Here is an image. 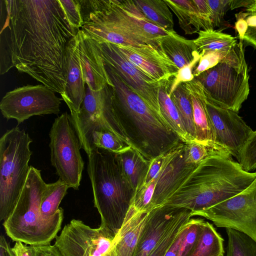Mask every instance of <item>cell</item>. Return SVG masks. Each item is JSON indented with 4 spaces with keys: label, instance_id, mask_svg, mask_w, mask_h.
<instances>
[{
    "label": "cell",
    "instance_id": "cell-10",
    "mask_svg": "<svg viewBox=\"0 0 256 256\" xmlns=\"http://www.w3.org/2000/svg\"><path fill=\"white\" fill-rule=\"evenodd\" d=\"M194 78L204 88L208 100L238 113L250 94L248 74L224 63L218 64Z\"/></svg>",
    "mask_w": 256,
    "mask_h": 256
},
{
    "label": "cell",
    "instance_id": "cell-38",
    "mask_svg": "<svg viewBox=\"0 0 256 256\" xmlns=\"http://www.w3.org/2000/svg\"><path fill=\"white\" fill-rule=\"evenodd\" d=\"M157 176L146 186L142 187L134 196L131 206L140 212L152 210V200L156 183Z\"/></svg>",
    "mask_w": 256,
    "mask_h": 256
},
{
    "label": "cell",
    "instance_id": "cell-48",
    "mask_svg": "<svg viewBox=\"0 0 256 256\" xmlns=\"http://www.w3.org/2000/svg\"><path fill=\"white\" fill-rule=\"evenodd\" d=\"M0 256H15L10 242L3 235L0 236Z\"/></svg>",
    "mask_w": 256,
    "mask_h": 256
},
{
    "label": "cell",
    "instance_id": "cell-3",
    "mask_svg": "<svg viewBox=\"0 0 256 256\" xmlns=\"http://www.w3.org/2000/svg\"><path fill=\"white\" fill-rule=\"evenodd\" d=\"M256 172L243 169L232 158L212 156L200 163L164 204L194 213L223 202L244 190Z\"/></svg>",
    "mask_w": 256,
    "mask_h": 256
},
{
    "label": "cell",
    "instance_id": "cell-5",
    "mask_svg": "<svg viewBox=\"0 0 256 256\" xmlns=\"http://www.w3.org/2000/svg\"><path fill=\"white\" fill-rule=\"evenodd\" d=\"M46 183L41 171L30 166L26 182L10 216L3 222L6 235L14 242L33 246L50 244L58 236L64 218V210L50 218L40 212L42 194Z\"/></svg>",
    "mask_w": 256,
    "mask_h": 256
},
{
    "label": "cell",
    "instance_id": "cell-43",
    "mask_svg": "<svg viewBox=\"0 0 256 256\" xmlns=\"http://www.w3.org/2000/svg\"><path fill=\"white\" fill-rule=\"evenodd\" d=\"M166 154V153L159 156L151 161L142 187L148 185L159 174L162 166Z\"/></svg>",
    "mask_w": 256,
    "mask_h": 256
},
{
    "label": "cell",
    "instance_id": "cell-27",
    "mask_svg": "<svg viewBox=\"0 0 256 256\" xmlns=\"http://www.w3.org/2000/svg\"><path fill=\"white\" fill-rule=\"evenodd\" d=\"M212 156L232 158L230 152L215 142H200L196 140L185 143L184 160L188 164L198 165Z\"/></svg>",
    "mask_w": 256,
    "mask_h": 256
},
{
    "label": "cell",
    "instance_id": "cell-29",
    "mask_svg": "<svg viewBox=\"0 0 256 256\" xmlns=\"http://www.w3.org/2000/svg\"><path fill=\"white\" fill-rule=\"evenodd\" d=\"M198 34V36L193 41L199 54L203 50H230L239 42L232 35L214 29L201 30Z\"/></svg>",
    "mask_w": 256,
    "mask_h": 256
},
{
    "label": "cell",
    "instance_id": "cell-25",
    "mask_svg": "<svg viewBox=\"0 0 256 256\" xmlns=\"http://www.w3.org/2000/svg\"><path fill=\"white\" fill-rule=\"evenodd\" d=\"M177 17L180 28L186 34L198 33L200 30H209L202 18L193 0H164Z\"/></svg>",
    "mask_w": 256,
    "mask_h": 256
},
{
    "label": "cell",
    "instance_id": "cell-4",
    "mask_svg": "<svg viewBox=\"0 0 256 256\" xmlns=\"http://www.w3.org/2000/svg\"><path fill=\"white\" fill-rule=\"evenodd\" d=\"M88 158L94 206L100 216V224L116 236L124 222L135 192L122 174L116 154L96 148Z\"/></svg>",
    "mask_w": 256,
    "mask_h": 256
},
{
    "label": "cell",
    "instance_id": "cell-22",
    "mask_svg": "<svg viewBox=\"0 0 256 256\" xmlns=\"http://www.w3.org/2000/svg\"><path fill=\"white\" fill-rule=\"evenodd\" d=\"M243 42L230 50H203L199 54L200 59L192 72L194 78L218 64L224 63L232 66L244 73L248 74L243 47Z\"/></svg>",
    "mask_w": 256,
    "mask_h": 256
},
{
    "label": "cell",
    "instance_id": "cell-44",
    "mask_svg": "<svg viewBox=\"0 0 256 256\" xmlns=\"http://www.w3.org/2000/svg\"><path fill=\"white\" fill-rule=\"evenodd\" d=\"M200 15L205 22L209 30L214 29L212 17V10L206 0H193Z\"/></svg>",
    "mask_w": 256,
    "mask_h": 256
},
{
    "label": "cell",
    "instance_id": "cell-23",
    "mask_svg": "<svg viewBox=\"0 0 256 256\" xmlns=\"http://www.w3.org/2000/svg\"><path fill=\"white\" fill-rule=\"evenodd\" d=\"M116 158L124 178L136 194L144 184L152 160L132 147L116 154Z\"/></svg>",
    "mask_w": 256,
    "mask_h": 256
},
{
    "label": "cell",
    "instance_id": "cell-41",
    "mask_svg": "<svg viewBox=\"0 0 256 256\" xmlns=\"http://www.w3.org/2000/svg\"><path fill=\"white\" fill-rule=\"evenodd\" d=\"M200 59V55L197 52L193 60L190 63L178 70L170 84L168 90L170 96L179 84L190 82L194 78L192 72L196 66Z\"/></svg>",
    "mask_w": 256,
    "mask_h": 256
},
{
    "label": "cell",
    "instance_id": "cell-17",
    "mask_svg": "<svg viewBox=\"0 0 256 256\" xmlns=\"http://www.w3.org/2000/svg\"><path fill=\"white\" fill-rule=\"evenodd\" d=\"M186 209L164 204L149 212L133 256H148Z\"/></svg>",
    "mask_w": 256,
    "mask_h": 256
},
{
    "label": "cell",
    "instance_id": "cell-45",
    "mask_svg": "<svg viewBox=\"0 0 256 256\" xmlns=\"http://www.w3.org/2000/svg\"><path fill=\"white\" fill-rule=\"evenodd\" d=\"M33 248L34 256H63L54 244L33 246Z\"/></svg>",
    "mask_w": 256,
    "mask_h": 256
},
{
    "label": "cell",
    "instance_id": "cell-14",
    "mask_svg": "<svg viewBox=\"0 0 256 256\" xmlns=\"http://www.w3.org/2000/svg\"><path fill=\"white\" fill-rule=\"evenodd\" d=\"M206 107L213 126L215 142L224 147L238 160L254 131L238 112L218 106L207 98Z\"/></svg>",
    "mask_w": 256,
    "mask_h": 256
},
{
    "label": "cell",
    "instance_id": "cell-40",
    "mask_svg": "<svg viewBox=\"0 0 256 256\" xmlns=\"http://www.w3.org/2000/svg\"><path fill=\"white\" fill-rule=\"evenodd\" d=\"M72 28L78 32L82 25L79 0H59Z\"/></svg>",
    "mask_w": 256,
    "mask_h": 256
},
{
    "label": "cell",
    "instance_id": "cell-15",
    "mask_svg": "<svg viewBox=\"0 0 256 256\" xmlns=\"http://www.w3.org/2000/svg\"><path fill=\"white\" fill-rule=\"evenodd\" d=\"M184 148L185 143L181 142L166 153L157 176L152 200V210L164 205L197 166L186 162Z\"/></svg>",
    "mask_w": 256,
    "mask_h": 256
},
{
    "label": "cell",
    "instance_id": "cell-11",
    "mask_svg": "<svg viewBox=\"0 0 256 256\" xmlns=\"http://www.w3.org/2000/svg\"><path fill=\"white\" fill-rule=\"evenodd\" d=\"M61 99L46 86L26 85L7 92L0 102L1 113L7 120L18 124L30 117L60 112Z\"/></svg>",
    "mask_w": 256,
    "mask_h": 256
},
{
    "label": "cell",
    "instance_id": "cell-32",
    "mask_svg": "<svg viewBox=\"0 0 256 256\" xmlns=\"http://www.w3.org/2000/svg\"><path fill=\"white\" fill-rule=\"evenodd\" d=\"M235 28L240 40L256 48V0L235 14Z\"/></svg>",
    "mask_w": 256,
    "mask_h": 256
},
{
    "label": "cell",
    "instance_id": "cell-26",
    "mask_svg": "<svg viewBox=\"0 0 256 256\" xmlns=\"http://www.w3.org/2000/svg\"><path fill=\"white\" fill-rule=\"evenodd\" d=\"M171 83L172 82L166 83L159 88L158 102L160 112L164 120L181 140L184 143H187L194 139L186 132L178 110L168 95Z\"/></svg>",
    "mask_w": 256,
    "mask_h": 256
},
{
    "label": "cell",
    "instance_id": "cell-12",
    "mask_svg": "<svg viewBox=\"0 0 256 256\" xmlns=\"http://www.w3.org/2000/svg\"><path fill=\"white\" fill-rule=\"evenodd\" d=\"M115 236L101 224L92 228L72 219L56 236L54 245L63 256H107Z\"/></svg>",
    "mask_w": 256,
    "mask_h": 256
},
{
    "label": "cell",
    "instance_id": "cell-36",
    "mask_svg": "<svg viewBox=\"0 0 256 256\" xmlns=\"http://www.w3.org/2000/svg\"><path fill=\"white\" fill-rule=\"evenodd\" d=\"M205 222L200 218L190 219L178 256H189L193 252L201 237Z\"/></svg>",
    "mask_w": 256,
    "mask_h": 256
},
{
    "label": "cell",
    "instance_id": "cell-49",
    "mask_svg": "<svg viewBox=\"0 0 256 256\" xmlns=\"http://www.w3.org/2000/svg\"><path fill=\"white\" fill-rule=\"evenodd\" d=\"M254 0H231L230 8L234 10L240 7L246 8Z\"/></svg>",
    "mask_w": 256,
    "mask_h": 256
},
{
    "label": "cell",
    "instance_id": "cell-21",
    "mask_svg": "<svg viewBox=\"0 0 256 256\" xmlns=\"http://www.w3.org/2000/svg\"><path fill=\"white\" fill-rule=\"evenodd\" d=\"M191 98L194 126V140L215 142L213 126L206 107V97L202 84L194 78L184 82Z\"/></svg>",
    "mask_w": 256,
    "mask_h": 256
},
{
    "label": "cell",
    "instance_id": "cell-34",
    "mask_svg": "<svg viewBox=\"0 0 256 256\" xmlns=\"http://www.w3.org/2000/svg\"><path fill=\"white\" fill-rule=\"evenodd\" d=\"M228 236L226 256H256V242L236 230L226 228Z\"/></svg>",
    "mask_w": 256,
    "mask_h": 256
},
{
    "label": "cell",
    "instance_id": "cell-24",
    "mask_svg": "<svg viewBox=\"0 0 256 256\" xmlns=\"http://www.w3.org/2000/svg\"><path fill=\"white\" fill-rule=\"evenodd\" d=\"M158 40L162 50L178 69L190 63L197 52L193 40L184 38L174 30Z\"/></svg>",
    "mask_w": 256,
    "mask_h": 256
},
{
    "label": "cell",
    "instance_id": "cell-16",
    "mask_svg": "<svg viewBox=\"0 0 256 256\" xmlns=\"http://www.w3.org/2000/svg\"><path fill=\"white\" fill-rule=\"evenodd\" d=\"M116 45L130 62L157 82H171L178 72V68L161 49L152 46Z\"/></svg>",
    "mask_w": 256,
    "mask_h": 256
},
{
    "label": "cell",
    "instance_id": "cell-39",
    "mask_svg": "<svg viewBox=\"0 0 256 256\" xmlns=\"http://www.w3.org/2000/svg\"><path fill=\"white\" fill-rule=\"evenodd\" d=\"M247 172L256 169V131H254L240 154L238 160Z\"/></svg>",
    "mask_w": 256,
    "mask_h": 256
},
{
    "label": "cell",
    "instance_id": "cell-13",
    "mask_svg": "<svg viewBox=\"0 0 256 256\" xmlns=\"http://www.w3.org/2000/svg\"><path fill=\"white\" fill-rule=\"evenodd\" d=\"M90 40L104 64L122 78L150 107L160 114L159 88L166 83L157 82L141 71L122 54L116 44Z\"/></svg>",
    "mask_w": 256,
    "mask_h": 256
},
{
    "label": "cell",
    "instance_id": "cell-20",
    "mask_svg": "<svg viewBox=\"0 0 256 256\" xmlns=\"http://www.w3.org/2000/svg\"><path fill=\"white\" fill-rule=\"evenodd\" d=\"M148 214L130 206L107 256H133Z\"/></svg>",
    "mask_w": 256,
    "mask_h": 256
},
{
    "label": "cell",
    "instance_id": "cell-19",
    "mask_svg": "<svg viewBox=\"0 0 256 256\" xmlns=\"http://www.w3.org/2000/svg\"><path fill=\"white\" fill-rule=\"evenodd\" d=\"M78 53L83 79L92 90L102 89L106 85H114L106 71L104 63L90 40L78 32Z\"/></svg>",
    "mask_w": 256,
    "mask_h": 256
},
{
    "label": "cell",
    "instance_id": "cell-8",
    "mask_svg": "<svg viewBox=\"0 0 256 256\" xmlns=\"http://www.w3.org/2000/svg\"><path fill=\"white\" fill-rule=\"evenodd\" d=\"M113 96V87L109 84L94 91L86 84V94L79 111L70 114L80 148L87 155L92 151V138L94 131L110 132L128 142L114 113Z\"/></svg>",
    "mask_w": 256,
    "mask_h": 256
},
{
    "label": "cell",
    "instance_id": "cell-6",
    "mask_svg": "<svg viewBox=\"0 0 256 256\" xmlns=\"http://www.w3.org/2000/svg\"><path fill=\"white\" fill-rule=\"evenodd\" d=\"M32 140L18 126L7 130L0 138V220L10 216L28 174Z\"/></svg>",
    "mask_w": 256,
    "mask_h": 256
},
{
    "label": "cell",
    "instance_id": "cell-7",
    "mask_svg": "<svg viewBox=\"0 0 256 256\" xmlns=\"http://www.w3.org/2000/svg\"><path fill=\"white\" fill-rule=\"evenodd\" d=\"M82 5L98 20L121 29L144 45L161 49L158 39L172 31L160 28L148 20L134 0H84Z\"/></svg>",
    "mask_w": 256,
    "mask_h": 256
},
{
    "label": "cell",
    "instance_id": "cell-28",
    "mask_svg": "<svg viewBox=\"0 0 256 256\" xmlns=\"http://www.w3.org/2000/svg\"><path fill=\"white\" fill-rule=\"evenodd\" d=\"M134 1L143 15L155 25L167 30H174L172 14L164 0Z\"/></svg>",
    "mask_w": 256,
    "mask_h": 256
},
{
    "label": "cell",
    "instance_id": "cell-33",
    "mask_svg": "<svg viewBox=\"0 0 256 256\" xmlns=\"http://www.w3.org/2000/svg\"><path fill=\"white\" fill-rule=\"evenodd\" d=\"M170 97L178 110L186 132L194 139L195 131L192 100L185 83L179 84Z\"/></svg>",
    "mask_w": 256,
    "mask_h": 256
},
{
    "label": "cell",
    "instance_id": "cell-9",
    "mask_svg": "<svg viewBox=\"0 0 256 256\" xmlns=\"http://www.w3.org/2000/svg\"><path fill=\"white\" fill-rule=\"evenodd\" d=\"M49 136L50 162L62 181L74 190L80 184L84 162L80 140L72 126L70 114L62 113L56 118Z\"/></svg>",
    "mask_w": 256,
    "mask_h": 256
},
{
    "label": "cell",
    "instance_id": "cell-2",
    "mask_svg": "<svg viewBox=\"0 0 256 256\" xmlns=\"http://www.w3.org/2000/svg\"><path fill=\"white\" fill-rule=\"evenodd\" d=\"M104 65L114 86L112 104L116 118L132 147L152 160L182 142L160 114Z\"/></svg>",
    "mask_w": 256,
    "mask_h": 256
},
{
    "label": "cell",
    "instance_id": "cell-31",
    "mask_svg": "<svg viewBox=\"0 0 256 256\" xmlns=\"http://www.w3.org/2000/svg\"><path fill=\"white\" fill-rule=\"evenodd\" d=\"M69 188V186L60 178L54 182L46 184L40 205V212L44 217L50 218L58 212L59 206Z\"/></svg>",
    "mask_w": 256,
    "mask_h": 256
},
{
    "label": "cell",
    "instance_id": "cell-46",
    "mask_svg": "<svg viewBox=\"0 0 256 256\" xmlns=\"http://www.w3.org/2000/svg\"><path fill=\"white\" fill-rule=\"evenodd\" d=\"M12 250L15 256H34L33 246L21 242H16Z\"/></svg>",
    "mask_w": 256,
    "mask_h": 256
},
{
    "label": "cell",
    "instance_id": "cell-18",
    "mask_svg": "<svg viewBox=\"0 0 256 256\" xmlns=\"http://www.w3.org/2000/svg\"><path fill=\"white\" fill-rule=\"evenodd\" d=\"M78 46L77 34L66 48V80L64 92L60 94L70 110V115L79 111L86 94V83L81 70Z\"/></svg>",
    "mask_w": 256,
    "mask_h": 256
},
{
    "label": "cell",
    "instance_id": "cell-30",
    "mask_svg": "<svg viewBox=\"0 0 256 256\" xmlns=\"http://www.w3.org/2000/svg\"><path fill=\"white\" fill-rule=\"evenodd\" d=\"M224 242L213 224L206 221L198 245L189 256H224Z\"/></svg>",
    "mask_w": 256,
    "mask_h": 256
},
{
    "label": "cell",
    "instance_id": "cell-42",
    "mask_svg": "<svg viewBox=\"0 0 256 256\" xmlns=\"http://www.w3.org/2000/svg\"><path fill=\"white\" fill-rule=\"evenodd\" d=\"M212 10V21L214 28L218 26L230 7L231 0H206Z\"/></svg>",
    "mask_w": 256,
    "mask_h": 256
},
{
    "label": "cell",
    "instance_id": "cell-37",
    "mask_svg": "<svg viewBox=\"0 0 256 256\" xmlns=\"http://www.w3.org/2000/svg\"><path fill=\"white\" fill-rule=\"evenodd\" d=\"M192 217V211L186 209L148 256H164L182 228Z\"/></svg>",
    "mask_w": 256,
    "mask_h": 256
},
{
    "label": "cell",
    "instance_id": "cell-35",
    "mask_svg": "<svg viewBox=\"0 0 256 256\" xmlns=\"http://www.w3.org/2000/svg\"><path fill=\"white\" fill-rule=\"evenodd\" d=\"M92 146V150L98 148L116 154L121 153L132 147L128 142L118 136L104 130L94 132Z\"/></svg>",
    "mask_w": 256,
    "mask_h": 256
},
{
    "label": "cell",
    "instance_id": "cell-47",
    "mask_svg": "<svg viewBox=\"0 0 256 256\" xmlns=\"http://www.w3.org/2000/svg\"><path fill=\"white\" fill-rule=\"evenodd\" d=\"M188 223L182 228L164 256H178L181 243L186 232Z\"/></svg>",
    "mask_w": 256,
    "mask_h": 256
},
{
    "label": "cell",
    "instance_id": "cell-1",
    "mask_svg": "<svg viewBox=\"0 0 256 256\" xmlns=\"http://www.w3.org/2000/svg\"><path fill=\"white\" fill-rule=\"evenodd\" d=\"M0 74L12 68L62 94L77 34L59 0H0Z\"/></svg>",
    "mask_w": 256,
    "mask_h": 256
}]
</instances>
